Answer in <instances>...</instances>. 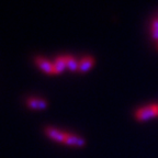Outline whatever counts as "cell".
Masks as SVG:
<instances>
[{"label": "cell", "instance_id": "1", "mask_svg": "<svg viewBox=\"0 0 158 158\" xmlns=\"http://www.w3.org/2000/svg\"><path fill=\"white\" fill-rule=\"evenodd\" d=\"M158 116V104H151L137 109L135 112V118L138 122H145Z\"/></svg>", "mask_w": 158, "mask_h": 158}, {"label": "cell", "instance_id": "2", "mask_svg": "<svg viewBox=\"0 0 158 158\" xmlns=\"http://www.w3.org/2000/svg\"><path fill=\"white\" fill-rule=\"evenodd\" d=\"M35 63L39 66V68L41 70H43L44 73L49 75H56L55 74V66H54V62H51L45 57H41L37 56L35 58Z\"/></svg>", "mask_w": 158, "mask_h": 158}, {"label": "cell", "instance_id": "3", "mask_svg": "<svg viewBox=\"0 0 158 158\" xmlns=\"http://www.w3.org/2000/svg\"><path fill=\"white\" fill-rule=\"evenodd\" d=\"M45 133L48 136L52 141L57 142V143H65V139H66L67 133L60 131V130H57L55 127H46L45 130Z\"/></svg>", "mask_w": 158, "mask_h": 158}, {"label": "cell", "instance_id": "4", "mask_svg": "<svg viewBox=\"0 0 158 158\" xmlns=\"http://www.w3.org/2000/svg\"><path fill=\"white\" fill-rule=\"evenodd\" d=\"M64 144H66L68 146H73V147H84L86 145V141L80 136H77L72 133H67Z\"/></svg>", "mask_w": 158, "mask_h": 158}, {"label": "cell", "instance_id": "5", "mask_svg": "<svg viewBox=\"0 0 158 158\" xmlns=\"http://www.w3.org/2000/svg\"><path fill=\"white\" fill-rule=\"evenodd\" d=\"M94 65V58L91 56H84L79 59V73H87Z\"/></svg>", "mask_w": 158, "mask_h": 158}, {"label": "cell", "instance_id": "6", "mask_svg": "<svg viewBox=\"0 0 158 158\" xmlns=\"http://www.w3.org/2000/svg\"><path fill=\"white\" fill-rule=\"evenodd\" d=\"M27 106L34 110H43L47 106V102L40 98H30L27 99Z\"/></svg>", "mask_w": 158, "mask_h": 158}, {"label": "cell", "instance_id": "7", "mask_svg": "<svg viewBox=\"0 0 158 158\" xmlns=\"http://www.w3.org/2000/svg\"><path fill=\"white\" fill-rule=\"evenodd\" d=\"M54 66H55V74H60L67 68L66 66V58H65V55H60V56H57L54 59Z\"/></svg>", "mask_w": 158, "mask_h": 158}, {"label": "cell", "instance_id": "8", "mask_svg": "<svg viewBox=\"0 0 158 158\" xmlns=\"http://www.w3.org/2000/svg\"><path fill=\"white\" fill-rule=\"evenodd\" d=\"M66 58V66L72 72H78L79 70V60L76 59L72 55H65Z\"/></svg>", "mask_w": 158, "mask_h": 158}, {"label": "cell", "instance_id": "9", "mask_svg": "<svg viewBox=\"0 0 158 158\" xmlns=\"http://www.w3.org/2000/svg\"><path fill=\"white\" fill-rule=\"evenodd\" d=\"M151 32H152V39L158 42V17L152 21L151 24Z\"/></svg>", "mask_w": 158, "mask_h": 158}, {"label": "cell", "instance_id": "10", "mask_svg": "<svg viewBox=\"0 0 158 158\" xmlns=\"http://www.w3.org/2000/svg\"><path fill=\"white\" fill-rule=\"evenodd\" d=\"M156 48H157V51H158V42L156 43Z\"/></svg>", "mask_w": 158, "mask_h": 158}]
</instances>
